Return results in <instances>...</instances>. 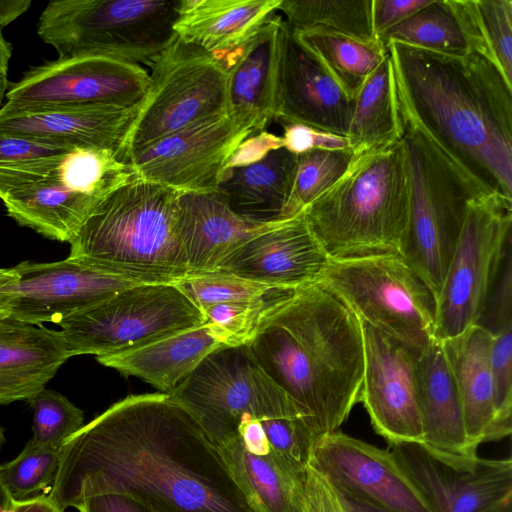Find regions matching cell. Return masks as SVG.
<instances>
[{
	"mask_svg": "<svg viewBox=\"0 0 512 512\" xmlns=\"http://www.w3.org/2000/svg\"><path fill=\"white\" fill-rule=\"evenodd\" d=\"M352 109L353 100L283 19L279 33L274 120L346 137Z\"/></svg>",
	"mask_w": 512,
	"mask_h": 512,
	"instance_id": "cell-20",
	"label": "cell"
},
{
	"mask_svg": "<svg viewBox=\"0 0 512 512\" xmlns=\"http://www.w3.org/2000/svg\"><path fill=\"white\" fill-rule=\"evenodd\" d=\"M108 492L157 512H259L197 420L161 392L114 403L61 447L51 501L66 510Z\"/></svg>",
	"mask_w": 512,
	"mask_h": 512,
	"instance_id": "cell-1",
	"label": "cell"
},
{
	"mask_svg": "<svg viewBox=\"0 0 512 512\" xmlns=\"http://www.w3.org/2000/svg\"><path fill=\"white\" fill-rule=\"evenodd\" d=\"M140 107L7 101L0 107V134L112 150L122 160Z\"/></svg>",
	"mask_w": 512,
	"mask_h": 512,
	"instance_id": "cell-21",
	"label": "cell"
},
{
	"mask_svg": "<svg viewBox=\"0 0 512 512\" xmlns=\"http://www.w3.org/2000/svg\"><path fill=\"white\" fill-rule=\"evenodd\" d=\"M371 9L372 0H281L278 7L298 33H328L375 42L379 40Z\"/></svg>",
	"mask_w": 512,
	"mask_h": 512,
	"instance_id": "cell-34",
	"label": "cell"
},
{
	"mask_svg": "<svg viewBox=\"0 0 512 512\" xmlns=\"http://www.w3.org/2000/svg\"><path fill=\"white\" fill-rule=\"evenodd\" d=\"M416 381L423 444L448 454L473 456L467 449L456 385L442 343L435 337H431L420 351Z\"/></svg>",
	"mask_w": 512,
	"mask_h": 512,
	"instance_id": "cell-29",
	"label": "cell"
},
{
	"mask_svg": "<svg viewBox=\"0 0 512 512\" xmlns=\"http://www.w3.org/2000/svg\"><path fill=\"white\" fill-rule=\"evenodd\" d=\"M332 486L345 512H392L370 501H367L341 487L335 486L333 484Z\"/></svg>",
	"mask_w": 512,
	"mask_h": 512,
	"instance_id": "cell-48",
	"label": "cell"
},
{
	"mask_svg": "<svg viewBox=\"0 0 512 512\" xmlns=\"http://www.w3.org/2000/svg\"><path fill=\"white\" fill-rule=\"evenodd\" d=\"M458 392L470 455L495 441L496 406L491 368V333L480 324L441 341Z\"/></svg>",
	"mask_w": 512,
	"mask_h": 512,
	"instance_id": "cell-24",
	"label": "cell"
},
{
	"mask_svg": "<svg viewBox=\"0 0 512 512\" xmlns=\"http://www.w3.org/2000/svg\"><path fill=\"white\" fill-rule=\"evenodd\" d=\"M378 40L384 45L399 42L447 56H464L470 52L448 0H432Z\"/></svg>",
	"mask_w": 512,
	"mask_h": 512,
	"instance_id": "cell-36",
	"label": "cell"
},
{
	"mask_svg": "<svg viewBox=\"0 0 512 512\" xmlns=\"http://www.w3.org/2000/svg\"><path fill=\"white\" fill-rule=\"evenodd\" d=\"M206 323L174 284H137L81 310L58 325L69 358H96L141 347Z\"/></svg>",
	"mask_w": 512,
	"mask_h": 512,
	"instance_id": "cell-11",
	"label": "cell"
},
{
	"mask_svg": "<svg viewBox=\"0 0 512 512\" xmlns=\"http://www.w3.org/2000/svg\"><path fill=\"white\" fill-rule=\"evenodd\" d=\"M253 134L226 112L160 138L126 162L135 176L145 181L181 192H217L229 161Z\"/></svg>",
	"mask_w": 512,
	"mask_h": 512,
	"instance_id": "cell-14",
	"label": "cell"
},
{
	"mask_svg": "<svg viewBox=\"0 0 512 512\" xmlns=\"http://www.w3.org/2000/svg\"><path fill=\"white\" fill-rule=\"evenodd\" d=\"M31 3L30 0H0V30L25 13Z\"/></svg>",
	"mask_w": 512,
	"mask_h": 512,
	"instance_id": "cell-50",
	"label": "cell"
},
{
	"mask_svg": "<svg viewBox=\"0 0 512 512\" xmlns=\"http://www.w3.org/2000/svg\"><path fill=\"white\" fill-rule=\"evenodd\" d=\"M148 71L137 63L103 56L58 58L31 67L5 97L13 103L142 104Z\"/></svg>",
	"mask_w": 512,
	"mask_h": 512,
	"instance_id": "cell-17",
	"label": "cell"
},
{
	"mask_svg": "<svg viewBox=\"0 0 512 512\" xmlns=\"http://www.w3.org/2000/svg\"><path fill=\"white\" fill-rule=\"evenodd\" d=\"M305 512H345L332 484L311 464L306 467Z\"/></svg>",
	"mask_w": 512,
	"mask_h": 512,
	"instance_id": "cell-46",
	"label": "cell"
},
{
	"mask_svg": "<svg viewBox=\"0 0 512 512\" xmlns=\"http://www.w3.org/2000/svg\"><path fill=\"white\" fill-rule=\"evenodd\" d=\"M180 192L134 176L92 212L68 257L138 284H174L189 274L177 227Z\"/></svg>",
	"mask_w": 512,
	"mask_h": 512,
	"instance_id": "cell-4",
	"label": "cell"
},
{
	"mask_svg": "<svg viewBox=\"0 0 512 512\" xmlns=\"http://www.w3.org/2000/svg\"><path fill=\"white\" fill-rule=\"evenodd\" d=\"M232 476L259 512H305V472L272 450L255 455L236 437L218 446Z\"/></svg>",
	"mask_w": 512,
	"mask_h": 512,
	"instance_id": "cell-31",
	"label": "cell"
},
{
	"mask_svg": "<svg viewBox=\"0 0 512 512\" xmlns=\"http://www.w3.org/2000/svg\"><path fill=\"white\" fill-rule=\"evenodd\" d=\"M246 347L318 436L339 430L360 400V322L319 283L275 295Z\"/></svg>",
	"mask_w": 512,
	"mask_h": 512,
	"instance_id": "cell-3",
	"label": "cell"
},
{
	"mask_svg": "<svg viewBox=\"0 0 512 512\" xmlns=\"http://www.w3.org/2000/svg\"><path fill=\"white\" fill-rule=\"evenodd\" d=\"M309 464L333 485L392 512H433L390 449L336 430L316 438Z\"/></svg>",
	"mask_w": 512,
	"mask_h": 512,
	"instance_id": "cell-19",
	"label": "cell"
},
{
	"mask_svg": "<svg viewBox=\"0 0 512 512\" xmlns=\"http://www.w3.org/2000/svg\"><path fill=\"white\" fill-rule=\"evenodd\" d=\"M402 137L408 161L410 202L399 255L436 300L468 202L483 195L420 133L402 129Z\"/></svg>",
	"mask_w": 512,
	"mask_h": 512,
	"instance_id": "cell-7",
	"label": "cell"
},
{
	"mask_svg": "<svg viewBox=\"0 0 512 512\" xmlns=\"http://www.w3.org/2000/svg\"><path fill=\"white\" fill-rule=\"evenodd\" d=\"M433 512H512V460L437 451L423 443L389 446Z\"/></svg>",
	"mask_w": 512,
	"mask_h": 512,
	"instance_id": "cell-15",
	"label": "cell"
},
{
	"mask_svg": "<svg viewBox=\"0 0 512 512\" xmlns=\"http://www.w3.org/2000/svg\"><path fill=\"white\" fill-rule=\"evenodd\" d=\"M432 0H372V25L377 39Z\"/></svg>",
	"mask_w": 512,
	"mask_h": 512,
	"instance_id": "cell-45",
	"label": "cell"
},
{
	"mask_svg": "<svg viewBox=\"0 0 512 512\" xmlns=\"http://www.w3.org/2000/svg\"><path fill=\"white\" fill-rule=\"evenodd\" d=\"M179 0H54L37 33L58 58L103 56L145 64L177 34Z\"/></svg>",
	"mask_w": 512,
	"mask_h": 512,
	"instance_id": "cell-6",
	"label": "cell"
},
{
	"mask_svg": "<svg viewBox=\"0 0 512 512\" xmlns=\"http://www.w3.org/2000/svg\"><path fill=\"white\" fill-rule=\"evenodd\" d=\"M76 509L79 512H157L129 495L117 492L89 496Z\"/></svg>",
	"mask_w": 512,
	"mask_h": 512,
	"instance_id": "cell-47",
	"label": "cell"
},
{
	"mask_svg": "<svg viewBox=\"0 0 512 512\" xmlns=\"http://www.w3.org/2000/svg\"><path fill=\"white\" fill-rule=\"evenodd\" d=\"M512 199L492 194L468 202L460 236L436 297L433 337L442 341L480 320L507 248Z\"/></svg>",
	"mask_w": 512,
	"mask_h": 512,
	"instance_id": "cell-12",
	"label": "cell"
},
{
	"mask_svg": "<svg viewBox=\"0 0 512 512\" xmlns=\"http://www.w3.org/2000/svg\"><path fill=\"white\" fill-rule=\"evenodd\" d=\"M149 88L122 160L195 122L230 112L227 65L203 48L175 38L145 63Z\"/></svg>",
	"mask_w": 512,
	"mask_h": 512,
	"instance_id": "cell-9",
	"label": "cell"
},
{
	"mask_svg": "<svg viewBox=\"0 0 512 512\" xmlns=\"http://www.w3.org/2000/svg\"><path fill=\"white\" fill-rule=\"evenodd\" d=\"M135 176L112 150L76 147L40 179L6 195L7 214L21 226L70 242L92 212Z\"/></svg>",
	"mask_w": 512,
	"mask_h": 512,
	"instance_id": "cell-10",
	"label": "cell"
},
{
	"mask_svg": "<svg viewBox=\"0 0 512 512\" xmlns=\"http://www.w3.org/2000/svg\"><path fill=\"white\" fill-rule=\"evenodd\" d=\"M409 202L402 137L387 148L353 156L344 174L303 214L331 259L399 254Z\"/></svg>",
	"mask_w": 512,
	"mask_h": 512,
	"instance_id": "cell-5",
	"label": "cell"
},
{
	"mask_svg": "<svg viewBox=\"0 0 512 512\" xmlns=\"http://www.w3.org/2000/svg\"><path fill=\"white\" fill-rule=\"evenodd\" d=\"M281 0H179L173 29L184 42L217 55L248 42Z\"/></svg>",
	"mask_w": 512,
	"mask_h": 512,
	"instance_id": "cell-28",
	"label": "cell"
},
{
	"mask_svg": "<svg viewBox=\"0 0 512 512\" xmlns=\"http://www.w3.org/2000/svg\"><path fill=\"white\" fill-rule=\"evenodd\" d=\"M330 260L302 212L279 220L271 229L244 243L218 270L278 290L294 291L317 283Z\"/></svg>",
	"mask_w": 512,
	"mask_h": 512,
	"instance_id": "cell-22",
	"label": "cell"
},
{
	"mask_svg": "<svg viewBox=\"0 0 512 512\" xmlns=\"http://www.w3.org/2000/svg\"><path fill=\"white\" fill-rule=\"evenodd\" d=\"M278 221L244 218L229 208L218 191L180 192L177 227L189 274L218 270L231 253Z\"/></svg>",
	"mask_w": 512,
	"mask_h": 512,
	"instance_id": "cell-23",
	"label": "cell"
},
{
	"mask_svg": "<svg viewBox=\"0 0 512 512\" xmlns=\"http://www.w3.org/2000/svg\"><path fill=\"white\" fill-rule=\"evenodd\" d=\"M68 358L59 331L0 314V405L28 402Z\"/></svg>",
	"mask_w": 512,
	"mask_h": 512,
	"instance_id": "cell-25",
	"label": "cell"
},
{
	"mask_svg": "<svg viewBox=\"0 0 512 512\" xmlns=\"http://www.w3.org/2000/svg\"><path fill=\"white\" fill-rule=\"evenodd\" d=\"M364 349L360 400L377 434L390 445L423 443L416 365L421 349L359 320Z\"/></svg>",
	"mask_w": 512,
	"mask_h": 512,
	"instance_id": "cell-18",
	"label": "cell"
},
{
	"mask_svg": "<svg viewBox=\"0 0 512 512\" xmlns=\"http://www.w3.org/2000/svg\"><path fill=\"white\" fill-rule=\"evenodd\" d=\"M61 448L29 440L13 460L0 465V480L13 501L48 496L57 476Z\"/></svg>",
	"mask_w": 512,
	"mask_h": 512,
	"instance_id": "cell-38",
	"label": "cell"
},
{
	"mask_svg": "<svg viewBox=\"0 0 512 512\" xmlns=\"http://www.w3.org/2000/svg\"><path fill=\"white\" fill-rule=\"evenodd\" d=\"M174 285L202 312L216 304L256 301L283 291L221 270L189 274Z\"/></svg>",
	"mask_w": 512,
	"mask_h": 512,
	"instance_id": "cell-39",
	"label": "cell"
},
{
	"mask_svg": "<svg viewBox=\"0 0 512 512\" xmlns=\"http://www.w3.org/2000/svg\"><path fill=\"white\" fill-rule=\"evenodd\" d=\"M298 155L284 147L258 160L227 167L218 192L236 214L258 222L281 220L294 182Z\"/></svg>",
	"mask_w": 512,
	"mask_h": 512,
	"instance_id": "cell-30",
	"label": "cell"
},
{
	"mask_svg": "<svg viewBox=\"0 0 512 512\" xmlns=\"http://www.w3.org/2000/svg\"><path fill=\"white\" fill-rule=\"evenodd\" d=\"M352 158L353 152L350 148L315 149L299 154L293 186L281 220L302 213L344 174Z\"/></svg>",
	"mask_w": 512,
	"mask_h": 512,
	"instance_id": "cell-37",
	"label": "cell"
},
{
	"mask_svg": "<svg viewBox=\"0 0 512 512\" xmlns=\"http://www.w3.org/2000/svg\"><path fill=\"white\" fill-rule=\"evenodd\" d=\"M283 147L289 152L299 155L311 150H343L348 149L347 137L319 130L310 126L284 123Z\"/></svg>",
	"mask_w": 512,
	"mask_h": 512,
	"instance_id": "cell-43",
	"label": "cell"
},
{
	"mask_svg": "<svg viewBox=\"0 0 512 512\" xmlns=\"http://www.w3.org/2000/svg\"><path fill=\"white\" fill-rule=\"evenodd\" d=\"M16 277L14 268H0V286L13 280Z\"/></svg>",
	"mask_w": 512,
	"mask_h": 512,
	"instance_id": "cell-52",
	"label": "cell"
},
{
	"mask_svg": "<svg viewBox=\"0 0 512 512\" xmlns=\"http://www.w3.org/2000/svg\"><path fill=\"white\" fill-rule=\"evenodd\" d=\"M296 34L352 100L388 55L385 45L380 41L363 42L319 32Z\"/></svg>",
	"mask_w": 512,
	"mask_h": 512,
	"instance_id": "cell-35",
	"label": "cell"
},
{
	"mask_svg": "<svg viewBox=\"0 0 512 512\" xmlns=\"http://www.w3.org/2000/svg\"><path fill=\"white\" fill-rule=\"evenodd\" d=\"M9 82L8 77L0 76V107L3 101V98L6 94V91L8 89Z\"/></svg>",
	"mask_w": 512,
	"mask_h": 512,
	"instance_id": "cell-53",
	"label": "cell"
},
{
	"mask_svg": "<svg viewBox=\"0 0 512 512\" xmlns=\"http://www.w3.org/2000/svg\"><path fill=\"white\" fill-rule=\"evenodd\" d=\"M346 137L353 156L387 148L402 139L389 55L353 99Z\"/></svg>",
	"mask_w": 512,
	"mask_h": 512,
	"instance_id": "cell-32",
	"label": "cell"
},
{
	"mask_svg": "<svg viewBox=\"0 0 512 512\" xmlns=\"http://www.w3.org/2000/svg\"><path fill=\"white\" fill-rule=\"evenodd\" d=\"M11 501L12 499L10 498L6 488L0 480V512H5L8 509Z\"/></svg>",
	"mask_w": 512,
	"mask_h": 512,
	"instance_id": "cell-51",
	"label": "cell"
},
{
	"mask_svg": "<svg viewBox=\"0 0 512 512\" xmlns=\"http://www.w3.org/2000/svg\"><path fill=\"white\" fill-rule=\"evenodd\" d=\"M470 51L488 60L512 87V1L448 0Z\"/></svg>",
	"mask_w": 512,
	"mask_h": 512,
	"instance_id": "cell-33",
	"label": "cell"
},
{
	"mask_svg": "<svg viewBox=\"0 0 512 512\" xmlns=\"http://www.w3.org/2000/svg\"><path fill=\"white\" fill-rule=\"evenodd\" d=\"M76 147L0 134V167L36 158L59 155Z\"/></svg>",
	"mask_w": 512,
	"mask_h": 512,
	"instance_id": "cell-44",
	"label": "cell"
},
{
	"mask_svg": "<svg viewBox=\"0 0 512 512\" xmlns=\"http://www.w3.org/2000/svg\"><path fill=\"white\" fill-rule=\"evenodd\" d=\"M13 268L16 277L0 286V314L33 325L59 324L138 284L70 257L50 263L24 261Z\"/></svg>",
	"mask_w": 512,
	"mask_h": 512,
	"instance_id": "cell-16",
	"label": "cell"
},
{
	"mask_svg": "<svg viewBox=\"0 0 512 512\" xmlns=\"http://www.w3.org/2000/svg\"><path fill=\"white\" fill-rule=\"evenodd\" d=\"M358 320L422 349L433 337L436 300L398 253L331 259L317 282Z\"/></svg>",
	"mask_w": 512,
	"mask_h": 512,
	"instance_id": "cell-8",
	"label": "cell"
},
{
	"mask_svg": "<svg viewBox=\"0 0 512 512\" xmlns=\"http://www.w3.org/2000/svg\"><path fill=\"white\" fill-rule=\"evenodd\" d=\"M271 296L256 301L229 302L216 304L203 313L206 322L213 326L229 347L246 345L252 338L260 317Z\"/></svg>",
	"mask_w": 512,
	"mask_h": 512,
	"instance_id": "cell-42",
	"label": "cell"
},
{
	"mask_svg": "<svg viewBox=\"0 0 512 512\" xmlns=\"http://www.w3.org/2000/svg\"><path fill=\"white\" fill-rule=\"evenodd\" d=\"M5 442L4 429L0 426V449Z\"/></svg>",
	"mask_w": 512,
	"mask_h": 512,
	"instance_id": "cell-54",
	"label": "cell"
},
{
	"mask_svg": "<svg viewBox=\"0 0 512 512\" xmlns=\"http://www.w3.org/2000/svg\"><path fill=\"white\" fill-rule=\"evenodd\" d=\"M5 512H65L59 508L48 496H41L26 501H11Z\"/></svg>",
	"mask_w": 512,
	"mask_h": 512,
	"instance_id": "cell-49",
	"label": "cell"
},
{
	"mask_svg": "<svg viewBox=\"0 0 512 512\" xmlns=\"http://www.w3.org/2000/svg\"><path fill=\"white\" fill-rule=\"evenodd\" d=\"M226 346L215 328L206 322L133 350L96 359L122 375L140 378L161 393H170L206 356Z\"/></svg>",
	"mask_w": 512,
	"mask_h": 512,
	"instance_id": "cell-27",
	"label": "cell"
},
{
	"mask_svg": "<svg viewBox=\"0 0 512 512\" xmlns=\"http://www.w3.org/2000/svg\"><path fill=\"white\" fill-rule=\"evenodd\" d=\"M402 129L420 133L481 195L512 199V87L470 51L385 45Z\"/></svg>",
	"mask_w": 512,
	"mask_h": 512,
	"instance_id": "cell-2",
	"label": "cell"
},
{
	"mask_svg": "<svg viewBox=\"0 0 512 512\" xmlns=\"http://www.w3.org/2000/svg\"><path fill=\"white\" fill-rule=\"evenodd\" d=\"M490 333L496 406L495 440H500L509 436L512 430V322Z\"/></svg>",
	"mask_w": 512,
	"mask_h": 512,
	"instance_id": "cell-41",
	"label": "cell"
},
{
	"mask_svg": "<svg viewBox=\"0 0 512 512\" xmlns=\"http://www.w3.org/2000/svg\"><path fill=\"white\" fill-rule=\"evenodd\" d=\"M33 408V436L37 445L60 449L84 424L83 411L68 398L47 388L29 401Z\"/></svg>",
	"mask_w": 512,
	"mask_h": 512,
	"instance_id": "cell-40",
	"label": "cell"
},
{
	"mask_svg": "<svg viewBox=\"0 0 512 512\" xmlns=\"http://www.w3.org/2000/svg\"><path fill=\"white\" fill-rule=\"evenodd\" d=\"M168 394L192 414L217 446L237 437L244 413L257 417L303 415L258 367L246 345L213 351Z\"/></svg>",
	"mask_w": 512,
	"mask_h": 512,
	"instance_id": "cell-13",
	"label": "cell"
},
{
	"mask_svg": "<svg viewBox=\"0 0 512 512\" xmlns=\"http://www.w3.org/2000/svg\"><path fill=\"white\" fill-rule=\"evenodd\" d=\"M282 20L273 13L248 42L235 49L236 56L226 64L230 112L254 134L264 132L274 120Z\"/></svg>",
	"mask_w": 512,
	"mask_h": 512,
	"instance_id": "cell-26",
	"label": "cell"
}]
</instances>
